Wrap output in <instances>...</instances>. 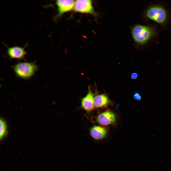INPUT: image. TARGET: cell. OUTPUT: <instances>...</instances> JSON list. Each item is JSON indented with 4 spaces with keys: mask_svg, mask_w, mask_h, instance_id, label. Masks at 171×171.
<instances>
[{
    "mask_svg": "<svg viewBox=\"0 0 171 171\" xmlns=\"http://www.w3.org/2000/svg\"><path fill=\"white\" fill-rule=\"evenodd\" d=\"M131 32L135 41L141 45L147 43L156 34V30L153 28L141 25L135 26L133 28Z\"/></svg>",
    "mask_w": 171,
    "mask_h": 171,
    "instance_id": "1",
    "label": "cell"
},
{
    "mask_svg": "<svg viewBox=\"0 0 171 171\" xmlns=\"http://www.w3.org/2000/svg\"><path fill=\"white\" fill-rule=\"evenodd\" d=\"M13 68L18 76L27 79L34 75L38 67L34 62H22L17 63L13 66Z\"/></svg>",
    "mask_w": 171,
    "mask_h": 171,
    "instance_id": "2",
    "label": "cell"
},
{
    "mask_svg": "<svg viewBox=\"0 0 171 171\" xmlns=\"http://www.w3.org/2000/svg\"><path fill=\"white\" fill-rule=\"evenodd\" d=\"M146 15L149 19L160 24L165 23L167 19V14L165 9L158 5H154L148 8Z\"/></svg>",
    "mask_w": 171,
    "mask_h": 171,
    "instance_id": "3",
    "label": "cell"
},
{
    "mask_svg": "<svg viewBox=\"0 0 171 171\" xmlns=\"http://www.w3.org/2000/svg\"><path fill=\"white\" fill-rule=\"evenodd\" d=\"M73 10L75 12L90 14L95 17L98 15L94 10L92 1L90 0H75Z\"/></svg>",
    "mask_w": 171,
    "mask_h": 171,
    "instance_id": "4",
    "label": "cell"
},
{
    "mask_svg": "<svg viewBox=\"0 0 171 171\" xmlns=\"http://www.w3.org/2000/svg\"><path fill=\"white\" fill-rule=\"evenodd\" d=\"M75 0H58L56 2L58 13L54 17V19L59 18L64 13L73 10Z\"/></svg>",
    "mask_w": 171,
    "mask_h": 171,
    "instance_id": "5",
    "label": "cell"
},
{
    "mask_svg": "<svg viewBox=\"0 0 171 171\" xmlns=\"http://www.w3.org/2000/svg\"><path fill=\"white\" fill-rule=\"evenodd\" d=\"M26 44L24 47L15 46L12 47H7V52L8 55L11 58L17 59H24L27 54L25 49Z\"/></svg>",
    "mask_w": 171,
    "mask_h": 171,
    "instance_id": "6",
    "label": "cell"
},
{
    "mask_svg": "<svg viewBox=\"0 0 171 171\" xmlns=\"http://www.w3.org/2000/svg\"><path fill=\"white\" fill-rule=\"evenodd\" d=\"M116 118V115L114 113L108 111L99 115L97 117V120L99 124L105 125L114 123Z\"/></svg>",
    "mask_w": 171,
    "mask_h": 171,
    "instance_id": "7",
    "label": "cell"
},
{
    "mask_svg": "<svg viewBox=\"0 0 171 171\" xmlns=\"http://www.w3.org/2000/svg\"><path fill=\"white\" fill-rule=\"evenodd\" d=\"M107 131L106 128L100 126H94L90 130L91 136L96 140H100L104 138L106 136Z\"/></svg>",
    "mask_w": 171,
    "mask_h": 171,
    "instance_id": "8",
    "label": "cell"
},
{
    "mask_svg": "<svg viewBox=\"0 0 171 171\" xmlns=\"http://www.w3.org/2000/svg\"><path fill=\"white\" fill-rule=\"evenodd\" d=\"M93 95L91 91H89L86 95L81 100V106L85 110L89 111L93 110L95 106Z\"/></svg>",
    "mask_w": 171,
    "mask_h": 171,
    "instance_id": "9",
    "label": "cell"
},
{
    "mask_svg": "<svg viewBox=\"0 0 171 171\" xmlns=\"http://www.w3.org/2000/svg\"><path fill=\"white\" fill-rule=\"evenodd\" d=\"M110 103V100L108 96L104 94L97 95L94 98V105L96 107H104Z\"/></svg>",
    "mask_w": 171,
    "mask_h": 171,
    "instance_id": "10",
    "label": "cell"
},
{
    "mask_svg": "<svg viewBox=\"0 0 171 171\" xmlns=\"http://www.w3.org/2000/svg\"><path fill=\"white\" fill-rule=\"evenodd\" d=\"M0 138L1 139L5 137L7 133L6 124L5 121L2 118L0 119Z\"/></svg>",
    "mask_w": 171,
    "mask_h": 171,
    "instance_id": "11",
    "label": "cell"
},
{
    "mask_svg": "<svg viewBox=\"0 0 171 171\" xmlns=\"http://www.w3.org/2000/svg\"><path fill=\"white\" fill-rule=\"evenodd\" d=\"M133 97L136 100L138 101L140 100L142 98L141 95L137 92H136L134 93Z\"/></svg>",
    "mask_w": 171,
    "mask_h": 171,
    "instance_id": "12",
    "label": "cell"
},
{
    "mask_svg": "<svg viewBox=\"0 0 171 171\" xmlns=\"http://www.w3.org/2000/svg\"><path fill=\"white\" fill-rule=\"evenodd\" d=\"M138 76V74L137 72L132 73L131 76V78L132 80H134L137 78Z\"/></svg>",
    "mask_w": 171,
    "mask_h": 171,
    "instance_id": "13",
    "label": "cell"
}]
</instances>
